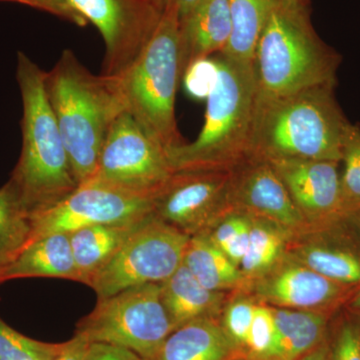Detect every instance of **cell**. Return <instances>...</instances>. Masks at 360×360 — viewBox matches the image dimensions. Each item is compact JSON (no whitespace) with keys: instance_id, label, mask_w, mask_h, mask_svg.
Listing matches in <instances>:
<instances>
[{"instance_id":"obj_1","label":"cell","mask_w":360,"mask_h":360,"mask_svg":"<svg viewBox=\"0 0 360 360\" xmlns=\"http://www.w3.org/2000/svg\"><path fill=\"white\" fill-rule=\"evenodd\" d=\"M45 91L78 186L94 179L106 136L127 111L117 78L94 75L70 49L49 72Z\"/></svg>"},{"instance_id":"obj_2","label":"cell","mask_w":360,"mask_h":360,"mask_svg":"<svg viewBox=\"0 0 360 360\" xmlns=\"http://www.w3.org/2000/svg\"><path fill=\"white\" fill-rule=\"evenodd\" d=\"M333 89L335 85H317L276 98L257 99L251 155L340 162L352 124Z\"/></svg>"},{"instance_id":"obj_3","label":"cell","mask_w":360,"mask_h":360,"mask_svg":"<svg viewBox=\"0 0 360 360\" xmlns=\"http://www.w3.org/2000/svg\"><path fill=\"white\" fill-rule=\"evenodd\" d=\"M45 71L18 52L22 146L11 180L30 214L58 205L77 188L70 158L44 85Z\"/></svg>"},{"instance_id":"obj_4","label":"cell","mask_w":360,"mask_h":360,"mask_svg":"<svg viewBox=\"0 0 360 360\" xmlns=\"http://www.w3.org/2000/svg\"><path fill=\"white\" fill-rule=\"evenodd\" d=\"M217 85L207 97L205 124L191 143L167 149L174 172H231L251 158L257 89L253 63L219 53Z\"/></svg>"},{"instance_id":"obj_5","label":"cell","mask_w":360,"mask_h":360,"mask_svg":"<svg viewBox=\"0 0 360 360\" xmlns=\"http://www.w3.org/2000/svg\"><path fill=\"white\" fill-rule=\"evenodd\" d=\"M340 56L315 32L309 9L281 2L270 14L253 58L257 99L336 84Z\"/></svg>"},{"instance_id":"obj_6","label":"cell","mask_w":360,"mask_h":360,"mask_svg":"<svg viewBox=\"0 0 360 360\" xmlns=\"http://www.w3.org/2000/svg\"><path fill=\"white\" fill-rule=\"evenodd\" d=\"M179 27V7L174 0H167L148 46L117 78L127 112L165 151L184 143L175 116V98L181 82Z\"/></svg>"},{"instance_id":"obj_7","label":"cell","mask_w":360,"mask_h":360,"mask_svg":"<svg viewBox=\"0 0 360 360\" xmlns=\"http://www.w3.org/2000/svg\"><path fill=\"white\" fill-rule=\"evenodd\" d=\"M172 331L156 283L134 286L103 300L77 323L75 333L90 342L127 348L151 360Z\"/></svg>"},{"instance_id":"obj_8","label":"cell","mask_w":360,"mask_h":360,"mask_svg":"<svg viewBox=\"0 0 360 360\" xmlns=\"http://www.w3.org/2000/svg\"><path fill=\"white\" fill-rule=\"evenodd\" d=\"M191 238L153 213L92 276L89 286L103 300L134 286L162 283L184 262Z\"/></svg>"},{"instance_id":"obj_9","label":"cell","mask_w":360,"mask_h":360,"mask_svg":"<svg viewBox=\"0 0 360 360\" xmlns=\"http://www.w3.org/2000/svg\"><path fill=\"white\" fill-rule=\"evenodd\" d=\"M174 174L165 148L124 111L111 127L89 182L153 200Z\"/></svg>"},{"instance_id":"obj_10","label":"cell","mask_w":360,"mask_h":360,"mask_svg":"<svg viewBox=\"0 0 360 360\" xmlns=\"http://www.w3.org/2000/svg\"><path fill=\"white\" fill-rule=\"evenodd\" d=\"M103 37L105 53L101 75L120 78L153 39L167 0H70Z\"/></svg>"},{"instance_id":"obj_11","label":"cell","mask_w":360,"mask_h":360,"mask_svg":"<svg viewBox=\"0 0 360 360\" xmlns=\"http://www.w3.org/2000/svg\"><path fill=\"white\" fill-rule=\"evenodd\" d=\"M151 213L153 198L87 182L58 205L30 214L32 240L47 234H70L96 225L129 224Z\"/></svg>"},{"instance_id":"obj_12","label":"cell","mask_w":360,"mask_h":360,"mask_svg":"<svg viewBox=\"0 0 360 360\" xmlns=\"http://www.w3.org/2000/svg\"><path fill=\"white\" fill-rule=\"evenodd\" d=\"M231 172H177L153 198L158 219L189 236L205 232L231 210Z\"/></svg>"},{"instance_id":"obj_13","label":"cell","mask_w":360,"mask_h":360,"mask_svg":"<svg viewBox=\"0 0 360 360\" xmlns=\"http://www.w3.org/2000/svg\"><path fill=\"white\" fill-rule=\"evenodd\" d=\"M245 288L255 300L269 307L330 315L338 311L354 292L321 276L288 253L266 274Z\"/></svg>"},{"instance_id":"obj_14","label":"cell","mask_w":360,"mask_h":360,"mask_svg":"<svg viewBox=\"0 0 360 360\" xmlns=\"http://www.w3.org/2000/svg\"><path fill=\"white\" fill-rule=\"evenodd\" d=\"M231 205L296 234L309 226L269 160L251 156L231 170Z\"/></svg>"},{"instance_id":"obj_15","label":"cell","mask_w":360,"mask_h":360,"mask_svg":"<svg viewBox=\"0 0 360 360\" xmlns=\"http://www.w3.org/2000/svg\"><path fill=\"white\" fill-rule=\"evenodd\" d=\"M269 161L309 226L333 221L345 210L340 162L292 158Z\"/></svg>"},{"instance_id":"obj_16","label":"cell","mask_w":360,"mask_h":360,"mask_svg":"<svg viewBox=\"0 0 360 360\" xmlns=\"http://www.w3.org/2000/svg\"><path fill=\"white\" fill-rule=\"evenodd\" d=\"M286 253L333 283L360 288V246L335 220L295 234Z\"/></svg>"},{"instance_id":"obj_17","label":"cell","mask_w":360,"mask_h":360,"mask_svg":"<svg viewBox=\"0 0 360 360\" xmlns=\"http://www.w3.org/2000/svg\"><path fill=\"white\" fill-rule=\"evenodd\" d=\"M231 35L229 0H200L193 13L180 20V70L200 58L222 53Z\"/></svg>"},{"instance_id":"obj_18","label":"cell","mask_w":360,"mask_h":360,"mask_svg":"<svg viewBox=\"0 0 360 360\" xmlns=\"http://www.w3.org/2000/svg\"><path fill=\"white\" fill-rule=\"evenodd\" d=\"M160 285L172 331L196 319H219L224 309L225 292L201 285L184 264Z\"/></svg>"},{"instance_id":"obj_19","label":"cell","mask_w":360,"mask_h":360,"mask_svg":"<svg viewBox=\"0 0 360 360\" xmlns=\"http://www.w3.org/2000/svg\"><path fill=\"white\" fill-rule=\"evenodd\" d=\"M238 354L219 319H200L172 331L151 360H229Z\"/></svg>"},{"instance_id":"obj_20","label":"cell","mask_w":360,"mask_h":360,"mask_svg":"<svg viewBox=\"0 0 360 360\" xmlns=\"http://www.w3.org/2000/svg\"><path fill=\"white\" fill-rule=\"evenodd\" d=\"M27 277H56L78 281L79 276L68 233L33 239L0 276V283Z\"/></svg>"},{"instance_id":"obj_21","label":"cell","mask_w":360,"mask_h":360,"mask_svg":"<svg viewBox=\"0 0 360 360\" xmlns=\"http://www.w3.org/2000/svg\"><path fill=\"white\" fill-rule=\"evenodd\" d=\"M271 309L276 336L264 360H298L328 338L333 315L309 310Z\"/></svg>"},{"instance_id":"obj_22","label":"cell","mask_w":360,"mask_h":360,"mask_svg":"<svg viewBox=\"0 0 360 360\" xmlns=\"http://www.w3.org/2000/svg\"><path fill=\"white\" fill-rule=\"evenodd\" d=\"M148 217L129 224L96 225L70 233L79 283L89 285L92 276L115 257Z\"/></svg>"},{"instance_id":"obj_23","label":"cell","mask_w":360,"mask_h":360,"mask_svg":"<svg viewBox=\"0 0 360 360\" xmlns=\"http://www.w3.org/2000/svg\"><path fill=\"white\" fill-rule=\"evenodd\" d=\"M182 264L207 290L226 292L245 286L240 269L232 264L207 234L191 236Z\"/></svg>"},{"instance_id":"obj_24","label":"cell","mask_w":360,"mask_h":360,"mask_svg":"<svg viewBox=\"0 0 360 360\" xmlns=\"http://www.w3.org/2000/svg\"><path fill=\"white\" fill-rule=\"evenodd\" d=\"M281 0H229L231 35L225 51L227 58L253 63L255 49L270 14Z\"/></svg>"},{"instance_id":"obj_25","label":"cell","mask_w":360,"mask_h":360,"mask_svg":"<svg viewBox=\"0 0 360 360\" xmlns=\"http://www.w3.org/2000/svg\"><path fill=\"white\" fill-rule=\"evenodd\" d=\"M293 236L285 227L252 215L250 243L239 265L245 286L264 276L284 257Z\"/></svg>"},{"instance_id":"obj_26","label":"cell","mask_w":360,"mask_h":360,"mask_svg":"<svg viewBox=\"0 0 360 360\" xmlns=\"http://www.w3.org/2000/svg\"><path fill=\"white\" fill-rule=\"evenodd\" d=\"M30 213L11 180L0 187V276L32 240Z\"/></svg>"},{"instance_id":"obj_27","label":"cell","mask_w":360,"mask_h":360,"mask_svg":"<svg viewBox=\"0 0 360 360\" xmlns=\"http://www.w3.org/2000/svg\"><path fill=\"white\" fill-rule=\"evenodd\" d=\"M251 217L250 213L231 208L207 231L201 232L207 234L212 243L238 269L250 243Z\"/></svg>"},{"instance_id":"obj_28","label":"cell","mask_w":360,"mask_h":360,"mask_svg":"<svg viewBox=\"0 0 360 360\" xmlns=\"http://www.w3.org/2000/svg\"><path fill=\"white\" fill-rule=\"evenodd\" d=\"M328 360H360V314L341 307L331 317Z\"/></svg>"},{"instance_id":"obj_29","label":"cell","mask_w":360,"mask_h":360,"mask_svg":"<svg viewBox=\"0 0 360 360\" xmlns=\"http://www.w3.org/2000/svg\"><path fill=\"white\" fill-rule=\"evenodd\" d=\"M63 347L27 338L0 319V360H53Z\"/></svg>"},{"instance_id":"obj_30","label":"cell","mask_w":360,"mask_h":360,"mask_svg":"<svg viewBox=\"0 0 360 360\" xmlns=\"http://www.w3.org/2000/svg\"><path fill=\"white\" fill-rule=\"evenodd\" d=\"M257 304L251 295L241 293L227 303L220 314V326L239 354L245 352Z\"/></svg>"},{"instance_id":"obj_31","label":"cell","mask_w":360,"mask_h":360,"mask_svg":"<svg viewBox=\"0 0 360 360\" xmlns=\"http://www.w3.org/2000/svg\"><path fill=\"white\" fill-rule=\"evenodd\" d=\"M340 165L341 193L345 210L360 205V129L352 125L345 139Z\"/></svg>"},{"instance_id":"obj_32","label":"cell","mask_w":360,"mask_h":360,"mask_svg":"<svg viewBox=\"0 0 360 360\" xmlns=\"http://www.w3.org/2000/svg\"><path fill=\"white\" fill-rule=\"evenodd\" d=\"M276 323L271 307L258 302L243 354L264 360L274 345Z\"/></svg>"},{"instance_id":"obj_33","label":"cell","mask_w":360,"mask_h":360,"mask_svg":"<svg viewBox=\"0 0 360 360\" xmlns=\"http://www.w3.org/2000/svg\"><path fill=\"white\" fill-rule=\"evenodd\" d=\"M219 63L215 56L200 58L187 66L182 75L186 94L194 99H207L217 85Z\"/></svg>"},{"instance_id":"obj_34","label":"cell","mask_w":360,"mask_h":360,"mask_svg":"<svg viewBox=\"0 0 360 360\" xmlns=\"http://www.w3.org/2000/svg\"><path fill=\"white\" fill-rule=\"evenodd\" d=\"M0 2H14L32 7L79 27H84L89 25L84 16L78 13L77 9L71 4L70 0H0Z\"/></svg>"},{"instance_id":"obj_35","label":"cell","mask_w":360,"mask_h":360,"mask_svg":"<svg viewBox=\"0 0 360 360\" xmlns=\"http://www.w3.org/2000/svg\"><path fill=\"white\" fill-rule=\"evenodd\" d=\"M84 360H142L127 348L106 342H90Z\"/></svg>"},{"instance_id":"obj_36","label":"cell","mask_w":360,"mask_h":360,"mask_svg":"<svg viewBox=\"0 0 360 360\" xmlns=\"http://www.w3.org/2000/svg\"><path fill=\"white\" fill-rule=\"evenodd\" d=\"M90 341L82 333H75L71 340L65 342L60 354L53 360H84Z\"/></svg>"},{"instance_id":"obj_37","label":"cell","mask_w":360,"mask_h":360,"mask_svg":"<svg viewBox=\"0 0 360 360\" xmlns=\"http://www.w3.org/2000/svg\"><path fill=\"white\" fill-rule=\"evenodd\" d=\"M335 220L360 246V205L347 208Z\"/></svg>"},{"instance_id":"obj_38","label":"cell","mask_w":360,"mask_h":360,"mask_svg":"<svg viewBox=\"0 0 360 360\" xmlns=\"http://www.w3.org/2000/svg\"><path fill=\"white\" fill-rule=\"evenodd\" d=\"M298 360H328V338L321 345Z\"/></svg>"},{"instance_id":"obj_39","label":"cell","mask_w":360,"mask_h":360,"mask_svg":"<svg viewBox=\"0 0 360 360\" xmlns=\"http://www.w3.org/2000/svg\"><path fill=\"white\" fill-rule=\"evenodd\" d=\"M179 7V20H184L200 4V0H174Z\"/></svg>"},{"instance_id":"obj_40","label":"cell","mask_w":360,"mask_h":360,"mask_svg":"<svg viewBox=\"0 0 360 360\" xmlns=\"http://www.w3.org/2000/svg\"><path fill=\"white\" fill-rule=\"evenodd\" d=\"M343 307L354 314H360V288L352 292Z\"/></svg>"},{"instance_id":"obj_41","label":"cell","mask_w":360,"mask_h":360,"mask_svg":"<svg viewBox=\"0 0 360 360\" xmlns=\"http://www.w3.org/2000/svg\"><path fill=\"white\" fill-rule=\"evenodd\" d=\"M281 2L295 8L309 9V0H281Z\"/></svg>"},{"instance_id":"obj_42","label":"cell","mask_w":360,"mask_h":360,"mask_svg":"<svg viewBox=\"0 0 360 360\" xmlns=\"http://www.w3.org/2000/svg\"><path fill=\"white\" fill-rule=\"evenodd\" d=\"M229 360H260L257 359H253V357L248 356V355L238 354H236V356L232 357L231 359Z\"/></svg>"}]
</instances>
